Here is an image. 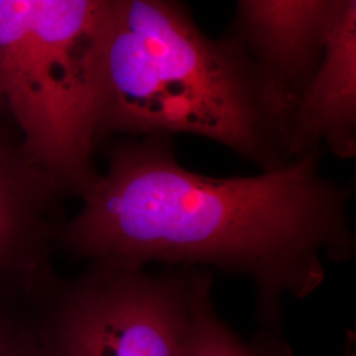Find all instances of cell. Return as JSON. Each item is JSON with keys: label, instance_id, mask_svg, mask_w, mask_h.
<instances>
[{"label": "cell", "instance_id": "cell-1", "mask_svg": "<svg viewBox=\"0 0 356 356\" xmlns=\"http://www.w3.org/2000/svg\"><path fill=\"white\" fill-rule=\"evenodd\" d=\"M169 139L122 138L107 148L106 172L58 227L57 252L86 263L243 276L266 325L279 323L284 297L319 289L325 260L355 256V189L322 175L321 148L256 176L210 177L181 165Z\"/></svg>", "mask_w": 356, "mask_h": 356}, {"label": "cell", "instance_id": "cell-2", "mask_svg": "<svg viewBox=\"0 0 356 356\" xmlns=\"http://www.w3.org/2000/svg\"><path fill=\"white\" fill-rule=\"evenodd\" d=\"M97 144L111 136L216 141L261 172L293 160L296 98L173 0H104L90 66Z\"/></svg>", "mask_w": 356, "mask_h": 356}, {"label": "cell", "instance_id": "cell-3", "mask_svg": "<svg viewBox=\"0 0 356 356\" xmlns=\"http://www.w3.org/2000/svg\"><path fill=\"white\" fill-rule=\"evenodd\" d=\"M104 0H0V102L40 165L79 197L98 176L90 66Z\"/></svg>", "mask_w": 356, "mask_h": 356}, {"label": "cell", "instance_id": "cell-4", "mask_svg": "<svg viewBox=\"0 0 356 356\" xmlns=\"http://www.w3.org/2000/svg\"><path fill=\"white\" fill-rule=\"evenodd\" d=\"M194 267L88 263L26 301L35 356H181Z\"/></svg>", "mask_w": 356, "mask_h": 356}, {"label": "cell", "instance_id": "cell-5", "mask_svg": "<svg viewBox=\"0 0 356 356\" xmlns=\"http://www.w3.org/2000/svg\"><path fill=\"white\" fill-rule=\"evenodd\" d=\"M70 197L29 153L13 116L0 103V294L29 300L57 273L53 257Z\"/></svg>", "mask_w": 356, "mask_h": 356}, {"label": "cell", "instance_id": "cell-6", "mask_svg": "<svg viewBox=\"0 0 356 356\" xmlns=\"http://www.w3.org/2000/svg\"><path fill=\"white\" fill-rule=\"evenodd\" d=\"M322 145L342 159L356 152V0L334 1L318 63L296 98L294 159Z\"/></svg>", "mask_w": 356, "mask_h": 356}, {"label": "cell", "instance_id": "cell-7", "mask_svg": "<svg viewBox=\"0 0 356 356\" xmlns=\"http://www.w3.org/2000/svg\"><path fill=\"white\" fill-rule=\"evenodd\" d=\"M335 0H238L239 17L260 64L297 98L318 61L322 31Z\"/></svg>", "mask_w": 356, "mask_h": 356}, {"label": "cell", "instance_id": "cell-8", "mask_svg": "<svg viewBox=\"0 0 356 356\" xmlns=\"http://www.w3.org/2000/svg\"><path fill=\"white\" fill-rule=\"evenodd\" d=\"M211 291V272L194 267L189 319L181 356H263L244 343L218 316Z\"/></svg>", "mask_w": 356, "mask_h": 356}, {"label": "cell", "instance_id": "cell-9", "mask_svg": "<svg viewBox=\"0 0 356 356\" xmlns=\"http://www.w3.org/2000/svg\"><path fill=\"white\" fill-rule=\"evenodd\" d=\"M0 356H35L24 301L0 294Z\"/></svg>", "mask_w": 356, "mask_h": 356}, {"label": "cell", "instance_id": "cell-10", "mask_svg": "<svg viewBox=\"0 0 356 356\" xmlns=\"http://www.w3.org/2000/svg\"><path fill=\"white\" fill-rule=\"evenodd\" d=\"M350 356H355V355H350Z\"/></svg>", "mask_w": 356, "mask_h": 356}]
</instances>
